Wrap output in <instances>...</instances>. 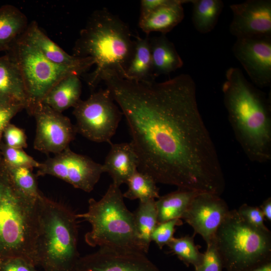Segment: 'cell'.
I'll return each instance as SVG.
<instances>
[{"label":"cell","mask_w":271,"mask_h":271,"mask_svg":"<svg viewBox=\"0 0 271 271\" xmlns=\"http://www.w3.org/2000/svg\"><path fill=\"white\" fill-rule=\"evenodd\" d=\"M237 210L241 217L250 226L262 230H269L264 224L265 219L259 207L243 204Z\"/></svg>","instance_id":"1f68e13d"},{"label":"cell","mask_w":271,"mask_h":271,"mask_svg":"<svg viewBox=\"0 0 271 271\" xmlns=\"http://www.w3.org/2000/svg\"><path fill=\"white\" fill-rule=\"evenodd\" d=\"M29 25L26 15L16 7H0V51H9Z\"/></svg>","instance_id":"7402d4cb"},{"label":"cell","mask_w":271,"mask_h":271,"mask_svg":"<svg viewBox=\"0 0 271 271\" xmlns=\"http://www.w3.org/2000/svg\"><path fill=\"white\" fill-rule=\"evenodd\" d=\"M101 79L126 118L139 171L157 183L223 193L224 174L190 75L156 82L125 79L107 70Z\"/></svg>","instance_id":"6da1fadb"},{"label":"cell","mask_w":271,"mask_h":271,"mask_svg":"<svg viewBox=\"0 0 271 271\" xmlns=\"http://www.w3.org/2000/svg\"><path fill=\"white\" fill-rule=\"evenodd\" d=\"M182 224L181 219H175L158 223L152 233L151 241H154L160 249H162L174 238L176 226Z\"/></svg>","instance_id":"4dcf8cb0"},{"label":"cell","mask_w":271,"mask_h":271,"mask_svg":"<svg viewBox=\"0 0 271 271\" xmlns=\"http://www.w3.org/2000/svg\"><path fill=\"white\" fill-rule=\"evenodd\" d=\"M226 271H249L271 261V232L247 223L230 210L213 239Z\"/></svg>","instance_id":"52a82bcc"},{"label":"cell","mask_w":271,"mask_h":271,"mask_svg":"<svg viewBox=\"0 0 271 271\" xmlns=\"http://www.w3.org/2000/svg\"><path fill=\"white\" fill-rule=\"evenodd\" d=\"M192 21L195 29L205 34L216 26L224 8L221 0H191Z\"/></svg>","instance_id":"d4e9b609"},{"label":"cell","mask_w":271,"mask_h":271,"mask_svg":"<svg viewBox=\"0 0 271 271\" xmlns=\"http://www.w3.org/2000/svg\"><path fill=\"white\" fill-rule=\"evenodd\" d=\"M222 261L215 246L213 239L207 244V249L204 253L202 263L195 271H222Z\"/></svg>","instance_id":"d6a6232c"},{"label":"cell","mask_w":271,"mask_h":271,"mask_svg":"<svg viewBox=\"0 0 271 271\" xmlns=\"http://www.w3.org/2000/svg\"><path fill=\"white\" fill-rule=\"evenodd\" d=\"M5 165L15 186L26 195L37 199L42 193L39 190L33 169Z\"/></svg>","instance_id":"f1b7e54d"},{"label":"cell","mask_w":271,"mask_h":271,"mask_svg":"<svg viewBox=\"0 0 271 271\" xmlns=\"http://www.w3.org/2000/svg\"><path fill=\"white\" fill-rule=\"evenodd\" d=\"M198 193L191 190L178 188L176 191L160 196L155 201L158 223L181 219Z\"/></svg>","instance_id":"603a6c76"},{"label":"cell","mask_w":271,"mask_h":271,"mask_svg":"<svg viewBox=\"0 0 271 271\" xmlns=\"http://www.w3.org/2000/svg\"><path fill=\"white\" fill-rule=\"evenodd\" d=\"M73 271H160L140 252L101 247L95 252L80 257Z\"/></svg>","instance_id":"4fadbf2b"},{"label":"cell","mask_w":271,"mask_h":271,"mask_svg":"<svg viewBox=\"0 0 271 271\" xmlns=\"http://www.w3.org/2000/svg\"><path fill=\"white\" fill-rule=\"evenodd\" d=\"M76 217L91 225V230L84 236L89 245L145 254L137 234L133 214L126 207L119 187L113 183L100 200L89 199L87 211Z\"/></svg>","instance_id":"8992f818"},{"label":"cell","mask_w":271,"mask_h":271,"mask_svg":"<svg viewBox=\"0 0 271 271\" xmlns=\"http://www.w3.org/2000/svg\"><path fill=\"white\" fill-rule=\"evenodd\" d=\"M226 202L220 196L199 192L191 201L182 217L200 235L206 244L213 240L215 233L229 212Z\"/></svg>","instance_id":"5bb4252c"},{"label":"cell","mask_w":271,"mask_h":271,"mask_svg":"<svg viewBox=\"0 0 271 271\" xmlns=\"http://www.w3.org/2000/svg\"><path fill=\"white\" fill-rule=\"evenodd\" d=\"M131 35L128 25L107 9L96 10L91 15L75 43L72 54L94 61L95 69L85 78L91 89L101 82V76L106 70L125 78L134 50Z\"/></svg>","instance_id":"3957f363"},{"label":"cell","mask_w":271,"mask_h":271,"mask_svg":"<svg viewBox=\"0 0 271 271\" xmlns=\"http://www.w3.org/2000/svg\"><path fill=\"white\" fill-rule=\"evenodd\" d=\"M7 54L15 62L22 76L27 97L25 109L29 114L63 78L73 74L80 76L86 72L51 62L22 35Z\"/></svg>","instance_id":"ba28073f"},{"label":"cell","mask_w":271,"mask_h":271,"mask_svg":"<svg viewBox=\"0 0 271 271\" xmlns=\"http://www.w3.org/2000/svg\"><path fill=\"white\" fill-rule=\"evenodd\" d=\"M129 80L155 81L153 77L149 37L139 36L134 40V50L126 71L125 78Z\"/></svg>","instance_id":"cb8c5ba5"},{"label":"cell","mask_w":271,"mask_h":271,"mask_svg":"<svg viewBox=\"0 0 271 271\" xmlns=\"http://www.w3.org/2000/svg\"><path fill=\"white\" fill-rule=\"evenodd\" d=\"M39 229L38 265L45 271H73L80 257L76 214L42 193L37 199Z\"/></svg>","instance_id":"5b68a950"},{"label":"cell","mask_w":271,"mask_h":271,"mask_svg":"<svg viewBox=\"0 0 271 271\" xmlns=\"http://www.w3.org/2000/svg\"><path fill=\"white\" fill-rule=\"evenodd\" d=\"M155 199L140 201L133 214L138 239L145 253L149 250L152 233L158 223Z\"/></svg>","instance_id":"484cf974"},{"label":"cell","mask_w":271,"mask_h":271,"mask_svg":"<svg viewBox=\"0 0 271 271\" xmlns=\"http://www.w3.org/2000/svg\"><path fill=\"white\" fill-rule=\"evenodd\" d=\"M0 156L5 165L15 167L38 168L41 163L27 154L23 149L10 147L1 142Z\"/></svg>","instance_id":"f546056e"},{"label":"cell","mask_w":271,"mask_h":271,"mask_svg":"<svg viewBox=\"0 0 271 271\" xmlns=\"http://www.w3.org/2000/svg\"><path fill=\"white\" fill-rule=\"evenodd\" d=\"M22 36L56 65L79 68L86 71L94 65V61L90 57H77L65 52L42 31L35 21L29 24Z\"/></svg>","instance_id":"2e32d148"},{"label":"cell","mask_w":271,"mask_h":271,"mask_svg":"<svg viewBox=\"0 0 271 271\" xmlns=\"http://www.w3.org/2000/svg\"><path fill=\"white\" fill-rule=\"evenodd\" d=\"M35 266L20 257L9 258L0 262V271H38Z\"/></svg>","instance_id":"d590c367"},{"label":"cell","mask_w":271,"mask_h":271,"mask_svg":"<svg viewBox=\"0 0 271 271\" xmlns=\"http://www.w3.org/2000/svg\"><path fill=\"white\" fill-rule=\"evenodd\" d=\"M230 34L237 38L271 36V1L247 0L229 6Z\"/></svg>","instance_id":"9a60e30c"},{"label":"cell","mask_w":271,"mask_h":271,"mask_svg":"<svg viewBox=\"0 0 271 271\" xmlns=\"http://www.w3.org/2000/svg\"><path fill=\"white\" fill-rule=\"evenodd\" d=\"M25 108L22 104L0 100V145L5 127L13 117Z\"/></svg>","instance_id":"e575fe53"},{"label":"cell","mask_w":271,"mask_h":271,"mask_svg":"<svg viewBox=\"0 0 271 271\" xmlns=\"http://www.w3.org/2000/svg\"><path fill=\"white\" fill-rule=\"evenodd\" d=\"M102 165L104 172L112 179V183L119 187L126 184L129 178L138 170L139 161L131 144H112Z\"/></svg>","instance_id":"e0dca14e"},{"label":"cell","mask_w":271,"mask_h":271,"mask_svg":"<svg viewBox=\"0 0 271 271\" xmlns=\"http://www.w3.org/2000/svg\"><path fill=\"white\" fill-rule=\"evenodd\" d=\"M39 229L37 199L15 186L0 156V262L20 257L38 265Z\"/></svg>","instance_id":"277c9868"},{"label":"cell","mask_w":271,"mask_h":271,"mask_svg":"<svg viewBox=\"0 0 271 271\" xmlns=\"http://www.w3.org/2000/svg\"><path fill=\"white\" fill-rule=\"evenodd\" d=\"M82 90L79 75L75 74L66 76L61 79L49 91L42 102L54 110L62 113L74 107L81 100Z\"/></svg>","instance_id":"44dd1931"},{"label":"cell","mask_w":271,"mask_h":271,"mask_svg":"<svg viewBox=\"0 0 271 271\" xmlns=\"http://www.w3.org/2000/svg\"><path fill=\"white\" fill-rule=\"evenodd\" d=\"M149 43L154 79L161 75H169L183 66L181 57L166 35L149 38Z\"/></svg>","instance_id":"d6986e66"},{"label":"cell","mask_w":271,"mask_h":271,"mask_svg":"<svg viewBox=\"0 0 271 271\" xmlns=\"http://www.w3.org/2000/svg\"><path fill=\"white\" fill-rule=\"evenodd\" d=\"M171 252L187 265H192L195 269L202 262L204 253L200 252L194 240V236L186 235L174 237L167 245Z\"/></svg>","instance_id":"83f0119b"},{"label":"cell","mask_w":271,"mask_h":271,"mask_svg":"<svg viewBox=\"0 0 271 271\" xmlns=\"http://www.w3.org/2000/svg\"><path fill=\"white\" fill-rule=\"evenodd\" d=\"M106 88L92 93L74 107L77 133L96 143H111L123 113Z\"/></svg>","instance_id":"9c48e42d"},{"label":"cell","mask_w":271,"mask_h":271,"mask_svg":"<svg viewBox=\"0 0 271 271\" xmlns=\"http://www.w3.org/2000/svg\"><path fill=\"white\" fill-rule=\"evenodd\" d=\"M249 271H271V261Z\"/></svg>","instance_id":"74e56055"},{"label":"cell","mask_w":271,"mask_h":271,"mask_svg":"<svg viewBox=\"0 0 271 271\" xmlns=\"http://www.w3.org/2000/svg\"><path fill=\"white\" fill-rule=\"evenodd\" d=\"M232 50L255 86L270 85L271 36L237 38Z\"/></svg>","instance_id":"7c38bea8"},{"label":"cell","mask_w":271,"mask_h":271,"mask_svg":"<svg viewBox=\"0 0 271 271\" xmlns=\"http://www.w3.org/2000/svg\"><path fill=\"white\" fill-rule=\"evenodd\" d=\"M30 115L36 122L34 148L45 154H59L69 147L77 133L70 119L44 103H38Z\"/></svg>","instance_id":"8fae6325"},{"label":"cell","mask_w":271,"mask_h":271,"mask_svg":"<svg viewBox=\"0 0 271 271\" xmlns=\"http://www.w3.org/2000/svg\"><path fill=\"white\" fill-rule=\"evenodd\" d=\"M155 180L150 175L138 170L128 180L127 191L123 198L143 201L159 198V189Z\"/></svg>","instance_id":"4316f807"},{"label":"cell","mask_w":271,"mask_h":271,"mask_svg":"<svg viewBox=\"0 0 271 271\" xmlns=\"http://www.w3.org/2000/svg\"><path fill=\"white\" fill-rule=\"evenodd\" d=\"M104 173L102 164L88 157L77 154L69 147L41 163L37 176L50 175L59 178L74 188L90 192Z\"/></svg>","instance_id":"30bf717a"},{"label":"cell","mask_w":271,"mask_h":271,"mask_svg":"<svg viewBox=\"0 0 271 271\" xmlns=\"http://www.w3.org/2000/svg\"><path fill=\"white\" fill-rule=\"evenodd\" d=\"M0 100L22 104L25 107L26 105V93L22 76L17 65L8 54L0 57Z\"/></svg>","instance_id":"ffe728a7"},{"label":"cell","mask_w":271,"mask_h":271,"mask_svg":"<svg viewBox=\"0 0 271 271\" xmlns=\"http://www.w3.org/2000/svg\"><path fill=\"white\" fill-rule=\"evenodd\" d=\"M222 90L236 140L252 162L271 160V105L266 94L249 82L239 68L225 73Z\"/></svg>","instance_id":"7a4b0ae2"},{"label":"cell","mask_w":271,"mask_h":271,"mask_svg":"<svg viewBox=\"0 0 271 271\" xmlns=\"http://www.w3.org/2000/svg\"><path fill=\"white\" fill-rule=\"evenodd\" d=\"M265 219L271 221V198L268 197L263 201L259 207Z\"/></svg>","instance_id":"8d00e7d4"},{"label":"cell","mask_w":271,"mask_h":271,"mask_svg":"<svg viewBox=\"0 0 271 271\" xmlns=\"http://www.w3.org/2000/svg\"><path fill=\"white\" fill-rule=\"evenodd\" d=\"M191 1L168 0L165 4L147 15L140 17L139 27L147 36L153 32L166 35L184 19L183 4Z\"/></svg>","instance_id":"ac0fdd59"},{"label":"cell","mask_w":271,"mask_h":271,"mask_svg":"<svg viewBox=\"0 0 271 271\" xmlns=\"http://www.w3.org/2000/svg\"><path fill=\"white\" fill-rule=\"evenodd\" d=\"M3 137L4 143L10 147L23 149L28 146L27 136L24 130L11 123L4 128Z\"/></svg>","instance_id":"836d02e7"}]
</instances>
